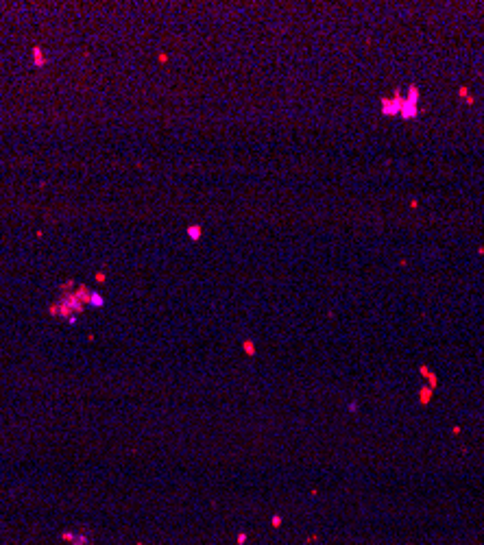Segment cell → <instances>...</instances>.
<instances>
[{"instance_id":"6da1fadb","label":"cell","mask_w":484,"mask_h":545,"mask_svg":"<svg viewBox=\"0 0 484 545\" xmlns=\"http://www.w3.org/2000/svg\"><path fill=\"white\" fill-rule=\"evenodd\" d=\"M63 541H68L70 545H94L87 532H75V530L63 532Z\"/></svg>"},{"instance_id":"7a4b0ae2","label":"cell","mask_w":484,"mask_h":545,"mask_svg":"<svg viewBox=\"0 0 484 545\" xmlns=\"http://www.w3.org/2000/svg\"><path fill=\"white\" fill-rule=\"evenodd\" d=\"M87 301H90L92 305H96V308L102 305V297H100V294H96V292H90V299H87Z\"/></svg>"},{"instance_id":"3957f363","label":"cell","mask_w":484,"mask_h":545,"mask_svg":"<svg viewBox=\"0 0 484 545\" xmlns=\"http://www.w3.org/2000/svg\"><path fill=\"white\" fill-rule=\"evenodd\" d=\"M33 53H35V65H44V57H42V48L35 46L33 48Z\"/></svg>"},{"instance_id":"277c9868","label":"cell","mask_w":484,"mask_h":545,"mask_svg":"<svg viewBox=\"0 0 484 545\" xmlns=\"http://www.w3.org/2000/svg\"><path fill=\"white\" fill-rule=\"evenodd\" d=\"M190 235H192V238H199V227H192V229H190Z\"/></svg>"}]
</instances>
